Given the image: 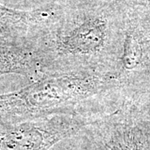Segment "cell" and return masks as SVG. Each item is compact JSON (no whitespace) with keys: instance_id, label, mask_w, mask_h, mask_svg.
Segmentation results:
<instances>
[{"instance_id":"3","label":"cell","mask_w":150,"mask_h":150,"mask_svg":"<svg viewBox=\"0 0 150 150\" xmlns=\"http://www.w3.org/2000/svg\"><path fill=\"white\" fill-rule=\"evenodd\" d=\"M101 114L61 113L14 122H0V150H54Z\"/></svg>"},{"instance_id":"1","label":"cell","mask_w":150,"mask_h":150,"mask_svg":"<svg viewBox=\"0 0 150 150\" xmlns=\"http://www.w3.org/2000/svg\"><path fill=\"white\" fill-rule=\"evenodd\" d=\"M44 28L28 38L44 74H107L118 61L122 37L107 17L85 14Z\"/></svg>"},{"instance_id":"2","label":"cell","mask_w":150,"mask_h":150,"mask_svg":"<svg viewBox=\"0 0 150 150\" xmlns=\"http://www.w3.org/2000/svg\"><path fill=\"white\" fill-rule=\"evenodd\" d=\"M117 85L107 74H45L17 92L0 95V122L83 112L93 101L112 100Z\"/></svg>"}]
</instances>
